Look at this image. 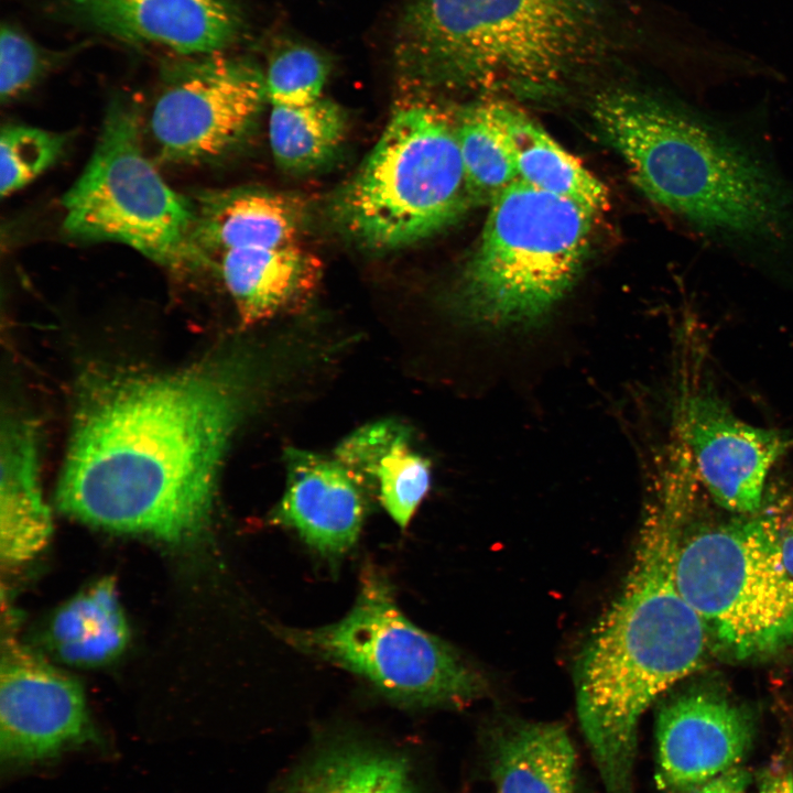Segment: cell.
I'll return each mask as SVG.
<instances>
[{
	"label": "cell",
	"instance_id": "484cf974",
	"mask_svg": "<svg viewBox=\"0 0 793 793\" xmlns=\"http://www.w3.org/2000/svg\"><path fill=\"white\" fill-rule=\"evenodd\" d=\"M69 135L26 124H7L0 137V194L10 196L53 166Z\"/></svg>",
	"mask_w": 793,
	"mask_h": 793
},
{
	"label": "cell",
	"instance_id": "d4e9b609",
	"mask_svg": "<svg viewBox=\"0 0 793 793\" xmlns=\"http://www.w3.org/2000/svg\"><path fill=\"white\" fill-rule=\"evenodd\" d=\"M454 120L472 204L489 205L519 180L508 139L489 102L467 107Z\"/></svg>",
	"mask_w": 793,
	"mask_h": 793
},
{
	"label": "cell",
	"instance_id": "ffe728a7",
	"mask_svg": "<svg viewBox=\"0 0 793 793\" xmlns=\"http://www.w3.org/2000/svg\"><path fill=\"white\" fill-rule=\"evenodd\" d=\"M488 771L495 793H579L575 746L558 723H517L498 731Z\"/></svg>",
	"mask_w": 793,
	"mask_h": 793
},
{
	"label": "cell",
	"instance_id": "603a6c76",
	"mask_svg": "<svg viewBox=\"0 0 793 793\" xmlns=\"http://www.w3.org/2000/svg\"><path fill=\"white\" fill-rule=\"evenodd\" d=\"M283 793H417L409 765L387 751L339 742L313 758Z\"/></svg>",
	"mask_w": 793,
	"mask_h": 793
},
{
	"label": "cell",
	"instance_id": "30bf717a",
	"mask_svg": "<svg viewBox=\"0 0 793 793\" xmlns=\"http://www.w3.org/2000/svg\"><path fill=\"white\" fill-rule=\"evenodd\" d=\"M267 100L265 77L251 62L196 55L164 73L149 128L160 160L211 162L248 134Z\"/></svg>",
	"mask_w": 793,
	"mask_h": 793
},
{
	"label": "cell",
	"instance_id": "6da1fadb",
	"mask_svg": "<svg viewBox=\"0 0 793 793\" xmlns=\"http://www.w3.org/2000/svg\"><path fill=\"white\" fill-rule=\"evenodd\" d=\"M245 352L171 373L109 371L82 383L58 509L108 531L183 543L207 526L230 438L252 403Z\"/></svg>",
	"mask_w": 793,
	"mask_h": 793
},
{
	"label": "cell",
	"instance_id": "d6986e66",
	"mask_svg": "<svg viewBox=\"0 0 793 793\" xmlns=\"http://www.w3.org/2000/svg\"><path fill=\"white\" fill-rule=\"evenodd\" d=\"M0 557L8 568L37 555L52 534L39 482L34 423L8 415L1 423Z\"/></svg>",
	"mask_w": 793,
	"mask_h": 793
},
{
	"label": "cell",
	"instance_id": "277c9868",
	"mask_svg": "<svg viewBox=\"0 0 793 793\" xmlns=\"http://www.w3.org/2000/svg\"><path fill=\"white\" fill-rule=\"evenodd\" d=\"M617 44L608 0H414L395 64L410 93H548Z\"/></svg>",
	"mask_w": 793,
	"mask_h": 793
},
{
	"label": "cell",
	"instance_id": "7c38bea8",
	"mask_svg": "<svg viewBox=\"0 0 793 793\" xmlns=\"http://www.w3.org/2000/svg\"><path fill=\"white\" fill-rule=\"evenodd\" d=\"M91 739H95L94 729L78 682L14 639L2 641V761L11 765L43 762Z\"/></svg>",
	"mask_w": 793,
	"mask_h": 793
},
{
	"label": "cell",
	"instance_id": "7402d4cb",
	"mask_svg": "<svg viewBox=\"0 0 793 793\" xmlns=\"http://www.w3.org/2000/svg\"><path fill=\"white\" fill-rule=\"evenodd\" d=\"M129 628L113 578L104 577L65 602L48 628L55 654L74 665L93 666L117 658Z\"/></svg>",
	"mask_w": 793,
	"mask_h": 793
},
{
	"label": "cell",
	"instance_id": "4316f807",
	"mask_svg": "<svg viewBox=\"0 0 793 793\" xmlns=\"http://www.w3.org/2000/svg\"><path fill=\"white\" fill-rule=\"evenodd\" d=\"M264 77L270 106H303L323 97L327 68L314 51L294 46L272 59Z\"/></svg>",
	"mask_w": 793,
	"mask_h": 793
},
{
	"label": "cell",
	"instance_id": "9c48e42d",
	"mask_svg": "<svg viewBox=\"0 0 793 793\" xmlns=\"http://www.w3.org/2000/svg\"><path fill=\"white\" fill-rule=\"evenodd\" d=\"M279 633L298 651L359 675L405 705H466L486 688L480 674L450 645L401 611L385 576L370 566L344 618Z\"/></svg>",
	"mask_w": 793,
	"mask_h": 793
},
{
	"label": "cell",
	"instance_id": "5bb4252c",
	"mask_svg": "<svg viewBox=\"0 0 793 793\" xmlns=\"http://www.w3.org/2000/svg\"><path fill=\"white\" fill-rule=\"evenodd\" d=\"M656 781L685 791L738 767L752 741V725L737 705L709 691L682 694L656 719Z\"/></svg>",
	"mask_w": 793,
	"mask_h": 793
},
{
	"label": "cell",
	"instance_id": "2e32d148",
	"mask_svg": "<svg viewBox=\"0 0 793 793\" xmlns=\"http://www.w3.org/2000/svg\"><path fill=\"white\" fill-rule=\"evenodd\" d=\"M219 271L241 323L252 326L303 308L322 263L296 242L229 250L220 254Z\"/></svg>",
	"mask_w": 793,
	"mask_h": 793
},
{
	"label": "cell",
	"instance_id": "8992f818",
	"mask_svg": "<svg viewBox=\"0 0 793 793\" xmlns=\"http://www.w3.org/2000/svg\"><path fill=\"white\" fill-rule=\"evenodd\" d=\"M470 205L455 120L416 95L394 108L330 211L357 243L391 250L435 235Z\"/></svg>",
	"mask_w": 793,
	"mask_h": 793
},
{
	"label": "cell",
	"instance_id": "8fae6325",
	"mask_svg": "<svg viewBox=\"0 0 793 793\" xmlns=\"http://www.w3.org/2000/svg\"><path fill=\"white\" fill-rule=\"evenodd\" d=\"M698 361L695 355L681 369L676 442L718 506L738 514L756 513L761 510L770 470L793 448V433L741 420L700 371Z\"/></svg>",
	"mask_w": 793,
	"mask_h": 793
},
{
	"label": "cell",
	"instance_id": "9a60e30c",
	"mask_svg": "<svg viewBox=\"0 0 793 793\" xmlns=\"http://www.w3.org/2000/svg\"><path fill=\"white\" fill-rule=\"evenodd\" d=\"M284 461L285 488L271 520L318 555L343 557L359 539L371 495L335 456L291 447Z\"/></svg>",
	"mask_w": 793,
	"mask_h": 793
},
{
	"label": "cell",
	"instance_id": "5b68a950",
	"mask_svg": "<svg viewBox=\"0 0 793 793\" xmlns=\"http://www.w3.org/2000/svg\"><path fill=\"white\" fill-rule=\"evenodd\" d=\"M596 214L515 181L490 204L452 297L460 322L488 335L537 329L584 267Z\"/></svg>",
	"mask_w": 793,
	"mask_h": 793
},
{
	"label": "cell",
	"instance_id": "4fadbf2b",
	"mask_svg": "<svg viewBox=\"0 0 793 793\" xmlns=\"http://www.w3.org/2000/svg\"><path fill=\"white\" fill-rule=\"evenodd\" d=\"M63 18L130 43L183 55L219 53L241 32L230 0H45Z\"/></svg>",
	"mask_w": 793,
	"mask_h": 793
},
{
	"label": "cell",
	"instance_id": "44dd1931",
	"mask_svg": "<svg viewBox=\"0 0 793 793\" xmlns=\"http://www.w3.org/2000/svg\"><path fill=\"white\" fill-rule=\"evenodd\" d=\"M489 106L510 144L519 181L574 200L596 215L608 208L606 185L535 120L502 100L490 101Z\"/></svg>",
	"mask_w": 793,
	"mask_h": 793
},
{
	"label": "cell",
	"instance_id": "ba28073f",
	"mask_svg": "<svg viewBox=\"0 0 793 793\" xmlns=\"http://www.w3.org/2000/svg\"><path fill=\"white\" fill-rule=\"evenodd\" d=\"M63 228L83 241L126 245L176 272L210 263L196 237L191 198L146 156L134 105L115 99L84 171L62 198Z\"/></svg>",
	"mask_w": 793,
	"mask_h": 793
},
{
	"label": "cell",
	"instance_id": "ac0fdd59",
	"mask_svg": "<svg viewBox=\"0 0 793 793\" xmlns=\"http://www.w3.org/2000/svg\"><path fill=\"white\" fill-rule=\"evenodd\" d=\"M196 237L208 254L298 242L305 208L295 196L256 187L202 191L191 198Z\"/></svg>",
	"mask_w": 793,
	"mask_h": 793
},
{
	"label": "cell",
	"instance_id": "4dcf8cb0",
	"mask_svg": "<svg viewBox=\"0 0 793 793\" xmlns=\"http://www.w3.org/2000/svg\"><path fill=\"white\" fill-rule=\"evenodd\" d=\"M779 540L784 566L793 577V519L781 524Z\"/></svg>",
	"mask_w": 793,
	"mask_h": 793
},
{
	"label": "cell",
	"instance_id": "83f0119b",
	"mask_svg": "<svg viewBox=\"0 0 793 793\" xmlns=\"http://www.w3.org/2000/svg\"><path fill=\"white\" fill-rule=\"evenodd\" d=\"M23 31L2 24L0 34V98L11 102L30 90L57 61Z\"/></svg>",
	"mask_w": 793,
	"mask_h": 793
},
{
	"label": "cell",
	"instance_id": "f546056e",
	"mask_svg": "<svg viewBox=\"0 0 793 793\" xmlns=\"http://www.w3.org/2000/svg\"><path fill=\"white\" fill-rule=\"evenodd\" d=\"M759 793H793V774L782 770L765 775L760 784Z\"/></svg>",
	"mask_w": 793,
	"mask_h": 793
},
{
	"label": "cell",
	"instance_id": "e0dca14e",
	"mask_svg": "<svg viewBox=\"0 0 793 793\" xmlns=\"http://www.w3.org/2000/svg\"><path fill=\"white\" fill-rule=\"evenodd\" d=\"M334 456L401 529L408 526L431 487L432 470L404 424L388 419L366 424L349 434Z\"/></svg>",
	"mask_w": 793,
	"mask_h": 793
},
{
	"label": "cell",
	"instance_id": "3957f363",
	"mask_svg": "<svg viewBox=\"0 0 793 793\" xmlns=\"http://www.w3.org/2000/svg\"><path fill=\"white\" fill-rule=\"evenodd\" d=\"M688 506L660 493L648 510L618 598L576 664L578 720L606 793H632L638 725L667 688L695 672L709 641L680 593L674 563Z\"/></svg>",
	"mask_w": 793,
	"mask_h": 793
},
{
	"label": "cell",
	"instance_id": "52a82bcc",
	"mask_svg": "<svg viewBox=\"0 0 793 793\" xmlns=\"http://www.w3.org/2000/svg\"><path fill=\"white\" fill-rule=\"evenodd\" d=\"M775 512L759 510L682 534L674 575L709 648L745 661L793 644V577ZM684 533V532H683Z\"/></svg>",
	"mask_w": 793,
	"mask_h": 793
},
{
	"label": "cell",
	"instance_id": "7a4b0ae2",
	"mask_svg": "<svg viewBox=\"0 0 793 793\" xmlns=\"http://www.w3.org/2000/svg\"><path fill=\"white\" fill-rule=\"evenodd\" d=\"M593 117L633 184L696 237L793 276V183L731 124L634 90L601 94Z\"/></svg>",
	"mask_w": 793,
	"mask_h": 793
},
{
	"label": "cell",
	"instance_id": "f1b7e54d",
	"mask_svg": "<svg viewBox=\"0 0 793 793\" xmlns=\"http://www.w3.org/2000/svg\"><path fill=\"white\" fill-rule=\"evenodd\" d=\"M750 782V772L736 767L705 783L685 790L684 793H746Z\"/></svg>",
	"mask_w": 793,
	"mask_h": 793
},
{
	"label": "cell",
	"instance_id": "cb8c5ba5",
	"mask_svg": "<svg viewBox=\"0 0 793 793\" xmlns=\"http://www.w3.org/2000/svg\"><path fill=\"white\" fill-rule=\"evenodd\" d=\"M346 128L341 107L324 97L303 106H271L269 143L282 169L308 171L335 154Z\"/></svg>",
	"mask_w": 793,
	"mask_h": 793
}]
</instances>
